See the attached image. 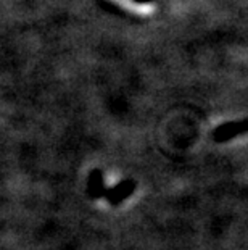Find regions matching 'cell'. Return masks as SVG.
<instances>
[{"instance_id": "1", "label": "cell", "mask_w": 248, "mask_h": 250, "mask_svg": "<svg viewBox=\"0 0 248 250\" xmlns=\"http://www.w3.org/2000/svg\"><path fill=\"white\" fill-rule=\"evenodd\" d=\"M248 132V120L242 121H229V123L221 125L213 131V139L216 142H228L234 137Z\"/></svg>"}, {"instance_id": "2", "label": "cell", "mask_w": 248, "mask_h": 250, "mask_svg": "<svg viewBox=\"0 0 248 250\" xmlns=\"http://www.w3.org/2000/svg\"><path fill=\"white\" fill-rule=\"evenodd\" d=\"M135 188H137L135 181L124 179V181H121V183H118L116 186H113V188L107 189V192H105V199L110 202V205L116 207V205H119L123 200L128 199V197L133 195Z\"/></svg>"}, {"instance_id": "3", "label": "cell", "mask_w": 248, "mask_h": 250, "mask_svg": "<svg viewBox=\"0 0 248 250\" xmlns=\"http://www.w3.org/2000/svg\"><path fill=\"white\" fill-rule=\"evenodd\" d=\"M107 192V188H105V181H103V173L100 169H94L89 174V181H87V194L91 199H102Z\"/></svg>"}]
</instances>
